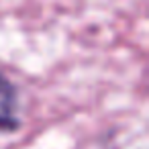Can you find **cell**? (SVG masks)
<instances>
[{"label": "cell", "instance_id": "obj_1", "mask_svg": "<svg viewBox=\"0 0 149 149\" xmlns=\"http://www.w3.org/2000/svg\"><path fill=\"white\" fill-rule=\"evenodd\" d=\"M21 127L17 86L0 72V133H13Z\"/></svg>", "mask_w": 149, "mask_h": 149}]
</instances>
